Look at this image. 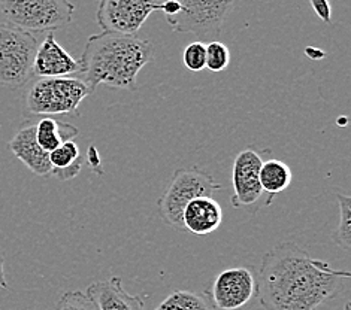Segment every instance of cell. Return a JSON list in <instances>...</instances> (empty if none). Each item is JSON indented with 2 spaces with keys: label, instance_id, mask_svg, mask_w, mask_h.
I'll use <instances>...</instances> for the list:
<instances>
[{
  "label": "cell",
  "instance_id": "cell-1",
  "mask_svg": "<svg viewBox=\"0 0 351 310\" xmlns=\"http://www.w3.org/2000/svg\"><path fill=\"white\" fill-rule=\"evenodd\" d=\"M350 276L313 258L296 243L284 242L262 258L258 301L265 310H319L344 289Z\"/></svg>",
  "mask_w": 351,
  "mask_h": 310
},
{
  "label": "cell",
  "instance_id": "cell-2",
  "mask_svg": "<svg viewBox=\"0 0 351 310\" xmlns=\"http://www.w3.org/2000/svg\"><path fill=\"white\" fill-rule=\"evenodd\" d=\"M153 58L152 42L102 31L87 39L80 58L82 66L80 78L91 91L99 86L136 91L138 75Z\"/></svg>",
  "mask_w": 351,
  "mask_h": 310
},
{
  "label": "cell",
  "instance_id": "cell-3",
  "mask_svg": "<svg viewBox=\"0 0 351 310\" xmlns=\"http://www.w3.org/2000/svg\"><path fill=\"white\" fill-rule=\"evenodd\" d=\"M220 190V183L206 170L196 166L180 167L157 202L160 220L169 227L184 231L182 212L186 206L199 197H214Z\"/></svg>",
  "mask_w": 351,
  "mask_h": 310
},
{
  "label": "cell",
  "instance_id": "cell-4",
  "mask_svg": "<svg viewBox=\"0 0 351 310\" xmlns=\"http://www.w3.org/2000/svg\"><path fill=\"white\" fill-rule=\"evenodd\" d=\"M93 91L77 77L38 78L26 93V109L32 116L78 115V109Z\"/></svg>",
  "mask_w": 351,
  "mask_h": 310
},
{
  "label": "cell",
  "instance_id": "cell-5",
  "mask_svg": "<svg viewBox=\"0 0 351 310\" xmlns=\"http://www.w3.org/2000/svg\"><path fill=\"white\" fill-rule=\"evenodd\" d=\"M73 12L71 0H0V14L6 23L33 35L68 26Z\"/></svg>",
  "mask_w": 351,
  "mask_h": 310
},
{
  "label": "cell",
  "instance_id": "cell-6",
  "mask_svg": "<svg viewBox=\"0 0 351 310\" xmlns=\"http://www.w3.org/2000/svg\"><path fill=\"white\" fill-rule=\"evenodd\" d=\"M39 44L30 31L0 23V86L20 88L33 78Z\"/></svg>",
  "mask_w": 351,
  "mask_h": 310
},
{
  "label": "cell",
  "instance_id": "cell-7",
  "mask_svg": "<svg viewBox=\"0 0 351 310\" xmlns=\"http://www.w3.org/2000/svg\"><path fill=\"white\" fill-rule=\"evenodd\" d=\"M271 153L269 149L258 151L254 146L242 149L235 157L232 166V187L233 194L230 203L237 209H248L250 212H257L263 206L272 203L261 185V167L263 164V155Z\"/></svg>",
  "mask_w": 351,
  "mask_h": 310
},
{
  "label": "cell",
  "instance_id": "cell-8",
  "mask_svg": "<svg viewBox=\"0 0 351 310\" xmlns=\"http://www.w3.org/2000/svg\"><path fill=\"white\" fill-rule=\"evenodd\" d=\"M180 12L166 18L171 29L177 33H193L200 38L220 35L226 16L235 0H177Z\"/></svg>",
  "mask_w": 351,
  "mask_h": 310
},
{
  "label": "cell",
  "instance_id": "cell-9",
  "mask_svg": "<svg viewBox=\"0 0 351 310\" xmlns=\"http://www.w3.org/2000/svg\"><path fill=\"white\" fill-rule=\"evenodd\" d=\"M215 310H253L258 300L257 273L253 267H230L217 274L210 291Z\"/></svg>",
  "mask_w": 351,
  "mask_h": 310
},
{
  "label": "cell",
  "instance_id": "cell-10",
  "mask_svg": "<svg viewBox=\"0 0 351 310\" xmlns=\"http://www.w3.org/2000/svg\"><path fill=\"white\" fill-rule=\"evenodd\" d=\"M160 8L162 0H100L96 20L104 31L136 36L148 16Z\"/></svg>",
  "mask_w": 351,
  "mask_h": 310
},
{
  "label": "cell",
  "instance_id": "cell-11",
  "mask_svg": "<svg viewBox=\"0 0 351 310\" xmlns=\"http://www.w3.org/2000/svg\"><path fill=\"white\" fill-rule=\"evenodd\" d=\"M81 62L73 58L56 40L53 33H48L36 49L33 60V77L36 78H66L80 75Z\"/></svg>",
  "mask_w": 351,
  "mask_h": 310
},
{
  "label": "cell",
  "instance_id": "cell-12",
  "mask_svg": "<svg viewBox=\"0 0 351 310\" xmlns=\"http://www.w3.org/2000/svg\"><path fill=\"white\" fill-rule=\"evenodd\" d=\"M11 153L19 158V160L27 167V169L35 173L36 176H51L53 169L49 164V154L39 146L36 140V121L35 120H26L19 130H16L15 136L10 142Z\"/></svg>",
  "mask_w": 351,
  "mask_h": 310
},
{
  "label": "cell",
  "instance_id": "cell-13",
  "mask_svg": "<svg viewBox=\"0 0 351 310\" xmlns=\"http://www.w3.org/2000/svg\"><path fill=\"white\" fill-rule=\"evenodd\" d=\"M86 296L99 310H145L144 300L138 296H130L124 289L120 276L88 285Z\"/></svg>",
  "mask_w": 351,
  "mask_h": 310
},
{
  "label": "cell",
  "instance_id": "cell-14",
  "mask_svg": "<svg viewBox=\"0 0 351 310\" xmlns=\"http://www.w3.org/2000/svg\"><path fill=\"white\" fill-rule=\"evenodd\" d=\"M223 222V209L214 197H199L191 200L182 212L184 231L196 236H208Z\"/></svg>",
  "mask_w": 351,
  "mask_h": 310
},
{
  "label": "cell",
  "instance_id": "cell-15",
  "mask_svg": "<svg viewBox=\"0 0 351 310\" xmlns=\"http://www.w3.org/2000/svg\"><path fill=\"white\" fill-rule=\"evenodd\" d=\"M78 135L80 130L75 125L58 121L54 116H40V120L36 121V140L48 154Z\"/></svg>",
  "mask_w": 351,
  "mask_h": 310
},
{
  "label": "cell",
  "instance_id": "cell-16",
  "mask_svg": "<svg viewBox=\"0 0 351 310\" xmlns=\"http://www.w3.org/2000/svg\"><path fill=\"white\" fill-rule=\"evenodd\" d=\"M49 164L56 178L60 181H71L77 176L82 166H84L86 160L81 157L80 146L75 140L64 142L63 145L54 149L53 153H49Z\"/></svg>",
  "mask_w": 351,
  "mask_h": 310
},
{
  "label": "cell",
  "instance_id": "cell-17",
  "mask_svg": "<svg viewBox=\"0 0 351 310\" xmlns=\"http://www.w3.org/2000/svg\"><path fill=\"white\" fill-rule=\"evenodd\" d=\"M258 178H261V185L265 194L274 198L291 185L293 173L284 162L277 160V158H269V160L263 162Z\"/></svg>",
  "mask_w": 351,
  "mask_h": 310
},
{
  "label": "cell",
  "instance_id": "cell-18",
  "mask_svg": "<svg viewBox=\"0 0 351 310\" xmlns=\"http://www.w3.org/2000/svg\"><path fill=\"white\" fill-rule=\"evenodd\" d=\"M153 310H215L206 292L177 289Z\"/></svg>",
  "mask_w": 351,
  "mask_h": 310
},
{
  "label": "cell",
  "instance_id": "cell-19",
  "mask_svg": "<svg viewBox=\"0 0 351 310\" xmlns=\"http://www.w3.org/2000/svg\"><path fill=\"white\" fill-rule=\"evenodd\" d=\"M339 205V224L332 234V240L346 253L351 249V197L346 194H338Z\"/></svg>",
  "mask_w": 351,
  "mask_h": 310
},
{
  "label": "cell",
  "instance_id": "cell-20",
  "mask_svg": "<svg viewBox=\"0 0 351 310\" xmlns=\"http://www.w3.org/2000/svg\"><path fill=\"white\" fill-rule=\"evenodd\" d=\"M230 63V51L220 40H213L206 45V68L210 72H223Z\"/></svg>",
  "mask_w": 351,
  "mask_h": 310
},
{
  "label": "cell",
  "instance_id": "cell-21",
  "mask_svg": "<svg viewBox=\"0 0 351 310\" xmlns=\"http://www.w3.org/2000/svg\"><path fill=\"white\" fill-rule=\"evenodd\" d=\"M182 64L190 72H200L206 68V45L204 42H191L184 48Z\"/></svg>",
  "mask_w": 351,
  "mask_h": 310
},
{
  "label": "cell",
  "instance_id": "cell-22",
  "mask_svg": "<svg viewBox=\"0 0 351 310\" xmlns=\"http://www.w3.org/2000/svg\"><path fill=\"white\" fill-rule=\"evenodd\" d=\"M57 310H99L97 306L81 291L64 292L57 303Z\"/></svg>",
  "mask_w": 351,
  "mask_h": 310
},
{
  "label": "cell",
  "instance_id": "cell-23",
  "mask_svg": "<svg viewBox=\"0 0 351 310\" xmlns=\"http://www.w3.org/2000/svg\"><path fill=\"white\" fill-rule=\"evenodd\" d=\"M308 2L323 23L329 24L332 21V8L329 0H308Z\"/></svg>",
  "mask_w": 351,
  "mask_h": 310
},
{
  "label": "cell",
  "instance_id": "cell-24",
  "mask_svg": "<svg viewBox=\"0 0 351 310\" xmlns=\"http://www.w3.org/2000/svg\"><path fill=\"white\" fill-rule=\"evenodd\" d=\"M87 160L86 163H88V166L93 169L96 173H102V160H100V154L97 153V148L95 145H90L87 149Z\"/></svg>",
  "mask_w": 351,
  "mask_h": 310
},
{
  "label": "cell",
  "instance_id": "cell-25",
  "mask_svg": "<svg viewBox=\"0 0 351 310\" xmlns=\"http://www.w3.org/2000/svg\"><path fill=\"white\" fill-rule=\"evenodd\" d=\"M0 288L8 289V281H6V276H5V257L3 254L0 253Z\"/></svg>",
  "mask_w": 351,
  "mask_h": 310
},
{
  "label": "cell",
  "instance_id": "cell-26",
  "mask_svg": "<svg viewBox=\"0 0 351 310\" xmlns=\"http://www.w3.org/2000/svg\"><path fill=\"white\" fill-rule=\"evenodd\" d=\"M305 54L311 58V60H320V58L324 57V53L320 51L319 48H313V47H308L305 49Z\"/></svg>",
  "mask_w": 351,
  "mask_h": 310
},
{
  "label": "cell",
  "instance_id": "cell-27",
  "mask_svg": "<svg viewBox=\"0 0 351 310\" xmlns=\"http://www.w3.org/2000/svg\"><path fill=\"white\" fill-rule=\"evenodd\" d=\"M71 2H72V0H71Z\"/></svg>",
  "mask_w": 351,
  "mask_h": 310
}]
</instances>
